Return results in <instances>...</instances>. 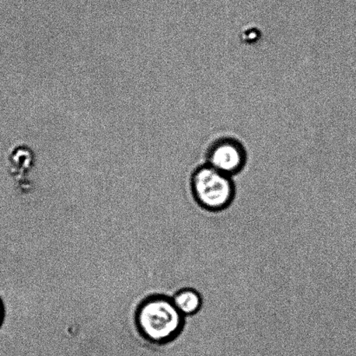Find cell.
<instances>
[{
  "label": "cell",
  "mask_w": 356,
  "mask_h": 356,
  "mask_svg": "<svg viewBox=\"0 0 356 356\" xmlns=\"http://www.w3.org/2000/svg\"><path fill=\"white\" fill-rule=\"evenodd\" d=\"M3 318H5V307H3L2 299L0 298V327L2 326Z\"/></svg>",
  "instance_id": "5"
},
{
  "label": "cell",
  "mask_w": 356,
  "mask_h": 356,
  "mask_svg": "<svg viewBox=\"0 0 356 356\" xmlns=\"http://www.w3.org/2000/svg\"><path fill=\"white\" fill-rule=\"evenodd\" d=\"M139 332L155 344L172 343L184 332L186 318L178 312L169 296H156L145 300L137 312Z\"/></svg>",
  "instance_id": "1"
},
{
  "label": "cell",
  "mask_w": 356,
  "mask_h": 356,
  "mask_svg": "<svg viewBox=\"0 0 356 356\" xmlns=\"http://www.w3.org/2000/svg\"><path fill=\"white\" fill-rule=\"evenodd\" d=\"M188 191L195 205L211 213L228 209L236 194L233 177L204 163L192 170L188 177Z\"/></svg>",
  "instance_id": "2"
},
{
  "label": "cell",
  "mask_w": 356,
  "mask_h": 356,
  "mask_svg": "<svg viewBox=\"0 0 356 356\" xmlns=\"http://www.w3.org/2000/svg\"><path fill=\"white\" fill-rule=\"evenodd\" d=\"M174 305L185 318H193L201 312L204 299L202 293L194 286H185L173 295Z\"/></svg>",
  "instance_id": "4"
},
{
  "label": "cell",
  "mask_w": 356,
  "mask_h": 356,
  "mask_svg": "<svg viewBox=\"0 0 356 356\" xmlns=\"http://www.w3.org/2000/svg\"><path fill=\"white\" fill-rule=\"evenodd\" d=\"M247 160L246 149L238 139L222 137L215 139L209 145L204 163L233 177L243 172Z\"/></svg>",
  "instance_id": "3"
}]
</instances>
